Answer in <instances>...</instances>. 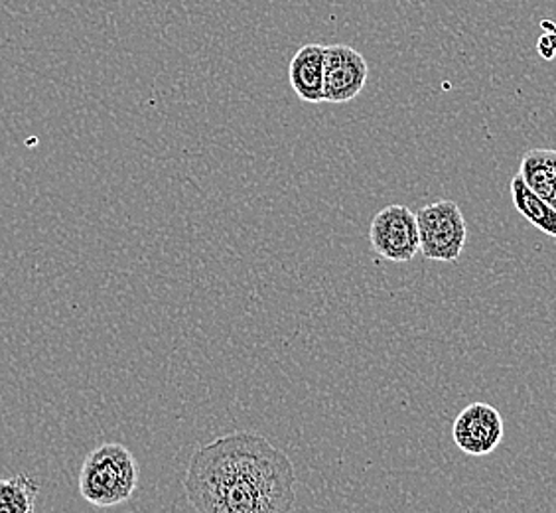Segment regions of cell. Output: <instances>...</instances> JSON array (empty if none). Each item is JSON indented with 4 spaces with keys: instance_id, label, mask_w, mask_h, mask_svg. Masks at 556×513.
<instances>
[{
    "instance_id": "6da1fadb",
    "label": "cell",
    "mask_w": 556,
    "mask_h": 513,
    "mask_svg": "<svg viewBox=\"0 0 556 513\" xmlns=\"http://www.w3.org/2000/svg\"><path fill=\"white\" fill-rule=\"evenodd\" d=\"M184 490L195 512L287 513L296 500V472L263 435L233 433L193 452Z\"/></svg>"
},
{
    "instance_id": "7a4b0ae2",
    "label": "cell",
    "mask_w": 556,
    "mask_h": 513,
    "mask_svg": "<svg viewBox=\"0 0 556 513\" xmlns=\"http://www.w3.org/2000/svg\"><path fill=\"white\" fill-rule=\"evenodd\" d=\"M139 486V464L127 447L105 442L87 454L79 472V493L97 508L129 502Z\"/></svg>"
},
{
    "instance_id": "ba28073f",
    "label": "cell",
    "mask_w": 556,
    "mask_h": 513,
    "mask_svg": "<svg viewBox=\"0 0 556 513\" xmlns=\"http://www.w3.org/2000/svg\"><path fill=\"white\" fill-rule=\"evenodd\" d=\"M511 200L515 210L523 215L525 220L536 229H541L545 236L556 237V210L546 202L543 196L531 190L523 180L521 174H515L511 180Z\"/></svg>"
},
{
    "instance_id": "52a82bcc",
    "label": "cell",
    "mask_w": 556,
    "mask_h": 513,
    "mask_svg": "<svg viewBox=\"0 0 556 513\" xmlns=\"http://www.w3.org/2000/svg\"><path fill=\"white\" fill-rule=\"evenodd\" d=\"M324 43H306L292 55L289 65L290 87L306 103H324Z\"/></svg>"
},
{
    "instance_id": "30bf717a",
    "label": "cell",
    "mask_w": 556,
    "mask_h": 513,
    "mask_svg": "<svg viewBox=\"0 0 556 513\" xmlns=\"http://www.w3.org/2000/svg\"><path fill=\"white\" fill-rule=\"evenodd\" d=\"M38 493H40L38 481L26 474L2 478L0 480V513H33Z\"/></svg>"
},
{
    "instance_id": "9c48e42d",
    "label": "cell",
    "mask_w": 556,
    "mask_h": 513,
    "mask_svg": "<svg viewBox=\"0 0 556 513\" xmlns=\"http://www.w3.org/2000/svg\"><path fill=\"white\" fill-rule=\"evenodd\" d=\"M525 183L556 210V150H529L521 161Z\"/></svg>"
},
{
    "instance_id": "5b68a950",
    "label": "cell",
    "mask_w": 556,
    "mask_h": 513,
    "mask_svg": "<svg viewBox=\"0 0 556 513\" xmlns=\"http://www.w3.org/2000/svg\"><path fill=\"white\" fill-rule=\"evenodd\" d=\"M369 65L364 55L345 43L326 46L324 97L328 103H348L364 91Z\"/></svg>"
},
{
    "instance_id": "3957f363",
    "label": "cell",
    "mask_w": 556,
    "mask_h": 513,
    "mask_svg": "<svg viewBox=\"0 0 556 513\" xmlns=\"http://www.w3.org/2000/svg\"><path fill=\"white\" fill-rule=\"evenodd\" d=\"M420 253L430 261H458L468 239V225L460 205L452 200H439L420 208L417 214Z\"/></svg>"
},
{
    "instance_id": "277c9868",
    "label": "cell",
    "mask_w": 556,
    "mask_h": 513,
    "mask_svg": "<svg viewBox=\"0 0 556 513\" xmlns=\"http://www.w3.org/2000/svg\"><path fill=\"white\" fill-rule=\"evenodd\" d=\"M369 241L377 255L391 263H408L420 251L417 214L407 205H387L375 215Z\"/></svg>"
},
{
    "instance_id": "8992f818",
    "label": "cell",
    "mask_w": 556,
    "mask_h": 513,
    "mask_svg": "<svg viewBox=\"0 0 556 513\" xmlns=\"http://www.w3.org/2000/svg\"><path fill=\"white\" fill-rule=\"evenodd\" d=\"M452 437L458 449L470 456L492 454L503 440L502 415L488 403H471L456 418Z\"/></svg>"
}]
</instances>
